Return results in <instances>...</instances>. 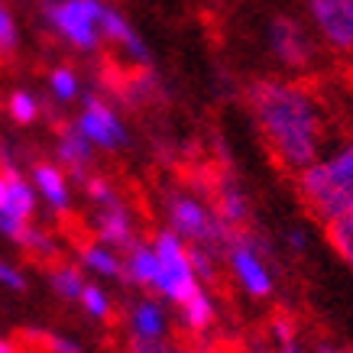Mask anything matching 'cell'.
<instances>
[{
    "label": "cell",
    "instance_id": "cell-32",
    "mask_svg": "<svg viewBox=\"0 0 353 353\" xmlns=\"http://www.w3.org/2000/svg\"><path fill=\"white\" fill-rule=\"evenodd\" d=\"M0 353H17V347H13L10 341H3V337H0Z\"/></svg>",
    "mask_w": 353,
    "mask_h": 353
},
{
    "label": "cell",
    "instance_id": "cell-3",
    "mask_svg": "<svg viewBox=\"0 0 353 353\" xmlns=\"http://www.w3.org/2000/svg\"><path fill=\"white\" fill-rule=\"evenodd\" d=\"M162 208H165V221H169L172 234H179L185 243L211 250L217 259L224 256V246L234 236V227L224 224V217L217 214L211 198H204L192 188H169Z\"/></svg>",
    "mask_w": 353,
    "mask_h": 353
},
{
    "label": "cell",
    "instance_id": "cell-18",
    "mask_svg": "<svg viewBox=\"0 0 353 353\" xmlns=\"http://www.w3.org/2000/svg\"><path fill=\"white\" fill-rule=\"evenodd\" d=\"M78 266L97 279H117V282H123V256L114 246L101 243V240L78 246Z\"/></svg>",
    "mask_w": 353,
    "mask_h": 353
},
{
    "label": "cell",
    "instance_id": "cell-22",
    "mask_svg": "<svg viewBox=\"0 0 353 353\" xmlns=\"http://www.w3.org/2000/svg\"><path fill=\"white\" fill-rule=\"evenodd\" d=\"M49 91H52V97L59 104H72L81 94V78H78V72L72 65H55L49 72Z\"/></svg>",
    "mask_w": 353,
    "mask_h": 353
},
{
    "label": "cell",
    "instance_id": "cell-13",
    "mask_svg": "<svg viewBox=\"0 0 353 353\" xmlns=\"http://www.w3.org/2000/svg\"><path fill=\"white\" fill-rule=\"evenodd\" d=\"M91 159H94V146L85 139V133L75 123H62L55 137V162L68 172V179L85 182L91 175Z\"/></svg>",
    "mask_w": 353,
    "mask_h": 353
},
{
    "label": "cell",
    "instance_id": "cell-28",
    "mask_svg": "<svg viewBox=\"0 0 353 353\" xmlns=\"http://www.w3.org/2000/svg\"><path fill=\"white\" fill-rule=\"evenodd\" d=\"M130 353H175L169 337H130Z\"/></svg>",
    "mask_w": 353,
    "mask_h": 353
},
{
    "label": "cell",
    "instance_id": "cell-21",
    "mask_svg": "<svg viewBox=\"0 0 353 353\" xmlns=\"http://www.w3.org/2000/svg\"><path fill=\"white\" fill-rule=\"evenodd\" d=\"M324 230H327V243H331V250L341 256V263L347 269H353V208L347 214L337 217V221L324 224Z\"/></svg>",
    "mask_w": 353,
    "mask_h": 353
},
{
    "label": "cell",
    "instance_id": "cell-1",
    "mask_svg": "<svg viewBox=\"0 0 353 353\" xmlns=\"http://www.w3.org/2000/svg\"><path fill=\"white\" fill-rule=\"evenodd\" d=\"M246 108L282 169L299 172L321 156L324 114L305 85L289 78H256L246 85Z\"/></svg>",
    "mask_w": 353,
    "mask_h": 353
},
{
    "label": "cell",
    "instance_id": "cell-16",
    "mask_svg": "<svg viewBox=\"0 0 353 353\" xmlns=\"http://www.w3.org/2000/svg\"><path fill=\"white\" fill-rule=\"evenodd\" d=\"M127 331L130 337H169V311L159 299H143L127 305Z\"/></svg>",
    "mask_w": 353,
    "mask_h": 353
},
{
    "label": "cell",
    "instance_id": "cell-9",
    "mask_svg": "<svg viewBox=\"0 0 353 353\" xmlns=\"http://www.w3.org/2000/svg\"><path fill=\"white\" fill-rule=\"evenodd\" d=\"M318 43L337 55H353V0H305Z\"/></svg>",
    "mask_w": 353,
    "mask_h": 353
},
{
    "label": "cell",
    "instance_id": "cell-5",
    "mask_svg": "<svg viewBox=\"0 0 353 353\" xmlns=\"http://www.w3.org/2000/svg\"><path fill=\"white\" fill-rule=\"evenodd\" d=\"M101 10L104 0H43L39 13H43L46 26L68 43L75 52H97L104 36H101Z\"/></svg>",
    "mask_w": 353,
    "mask_h": 353
},
{
    "label": "cell",
    "instance_id": "cell-23",
    "mask_svg": "<svg viewBox=\"0 0 353 353\" xmlns=\"http://www.w3.org/2000/svg\"><path fill=\"white\" fill-rule=\"evenodd\" d=\"M7 114L17 127H32L39 114H43V104H39V97L32 94V91H10L7 97Z\"/></svg>",
    "mask_w": 353,
    "mask_h": 353
},
{
    "label": "cell",
    "instance_id": "cell-17",
    "mask_svg": "<svg viewBox=\"0 0 353 353\" xmlns=\"http://www.w3.org/2000/svg\"><path fill=\"white\" fill-rule=\"evenodd\" d=\"M120 256H123V282L152 292L156 276H159V259H156L152 243H139L137 240V243L130 246V250H123Z\"/></svg>",
    "mask_w": 353,
    "mask_h": 353
},
{
    "label": "cell",
    "instance_id": "cell-12",
    "mask_svg": "<svg viewBox=\"0 0 353 353\" xmlns=\"http://www.w3.org/2000/svg\"><path fill=\"white\" fill-rule=\"evenodd\" d=\"M101 36H104L108 43L120 46L139 68L152 65V52H150V46H146V39H143L137 32V26H133L117 7H110V3H104V10H101Z\"/></svg>",
    "mask_w": 353,
    "mask_h": 353
},
{
    "label": "cell",
    "instance_id": "cell-6",
    "mask_svg": "<svg viewBox=\"0 0 353 353\" xmlns=\"http://www.w3.org/2000/svg\"><path fill=\"white\" fill-rule=\"evenodd\" d=\"M230 269V276L236 279V285L250 299H269L276 292V272L266 256V243L250 230H234V236L227 240L224 256H221Z\"/></svg>",
    "mask_w": 353,
    "mask_h": 353
},
{
    "label": "cell",
    "instance_id": "cell-24",
    "mask_svg": "<svg viewBox=\"0 0 353 353\" xmlns=\"http://www.w3.org/2000/svg\"><path fill=\"white\" fill-rule=\"evenodd\" d=\"M17 246H23V250L36 259H59V243H55V236H49L43 227H36V224H30L23 230Z\"/></svg>",
    "mask_w": 353,
    "mask_h": 353
},
{
    "label": "cell",
    "instance_id": "cell-20",
    "mask_svg": "<svg viewBox=\"0 0 353 353\" xmlns=\"http://www.w3.org/2000/svg\"><path fill=\"white\" fill-rule=\"evenodd\" d=\"M179 318H182V324L188 327L192 334H201L208 331L211 324H214L217 318V308H214V299L208 295V292H198L192 301H185L182 308H179Z\"/></svg>",
    "mask_w": 353,
    "mask_h": 353
},
{
    "label": "cell",
    "instance_id": "cell-8",
    "mask_svg": "<svg viewBox=\"0 0 353 353\" xmlns=\"http://www.w3.org/2000/svg\"><path fill=\"white\" fill-rule=\"evenodd\" d=\"M75 127L85 133V139L94 150L117 152L130 143V130L120 117V110L101 94H85L81 97V110L75 117Z\"/></svg>",
    "mask_w": 353,
    "mask_h": 353
},
{
    "label": "cell",
    "instance_id": "cell-4",
    "mask_svg": "<svg viewBox=\"0 0 353 353\" xmlns=\"http://www.w3.org/2000/svg\"><path fill=\"white\" fill-rule=\"evenodd\" d=\"M152 250H156V259H159V276H156L152 292L162 301L182 308L185 301H192L204 289V282L198 279V272L192 266V256H188V243L165 227V230L152 236Z\"/></svg>",
    "mask_w": 353,
    "mask_h": 353
},
{
    "label": "cell",
    "instance_id": "cell-30",
    "mask_svg": "<svg viewBox=\"0 0 353 353\" xmlns=\"http://www.w3.org/2000/svg\"><path fill=\"white\" fill-rule=\"evenodd\" d=\"M285 240H289V250H295V253H305V250H308V234H305L301 227H292L289 234H285Z\"/></svg>",
    "mask_w": 353,
    "mask_h": 353
},
{
    "label": "cell",
    "instance_id": "cell-29",
    "mask_svg": "<svg viewBox=\"0 0 353 353\" xmlns=\"http://www.w3.org/2000/svg\"><path fill=\"white\" fill-rule=\"evenodd\" d=\"M46 341V347H49V353H88L85 347L78 341H72V337H65V334H55V331H46L39 334Z\"/></svg>",
    "mask_w": 353,
    "mask_h": 353
},
{
    "label": "cell",
    "instance_id": "cell-10",
    "mask_svg": "<svg viewBox=\"0 0 353 353\" xmlns=\"http://www.w3.org/2000/svg\"><path fill=\"white\" fill-rule=\"evenodd\" d=\"M3 175H7V194L0 204V236L17 243L36 214V188H32L30 175H23V169H10Z\"/></svg>",
    "mask_w": 353,
    "mask_h": 353
},
{
    "label": "cell",
    "instance_id": "cell-11",
    "mask_svg": "<svg viewBox=\"0 0 353 353\" xmlns=\"http://www.w3.org/2000/svg\"><path fill=\"white\" fill-rule=\"evenodd\" d=\"M91 227H94V240L114 246L117 253H123V250L137 243V221H133L123 198L114 204H104V208H94Z\"/></svg>",
    "mask_w": 353,
    "mask_h": 353
},
{
    "label": "cell",
    "instance_id": "cell-19",
    "mask_svg": "<svg viewBox=\"0 0 353 353\" xmlns=\"http://www.w3.org/2000/svg\"><path fill=\"white\" fill-rule=\"evenodd\" d=\"M49 289L59 295L62 301H78L81 289H85V269L78 266V263H59V266L49 269Z\"/></svg>",
    "mask_w": 353,
    "mask_h": 353
},
{
    "label": "cell",
    "instance_id": "cell-31",
    "mask_svg": "<svg viewBox=\"0 0 353 353\" xmlns=\"http://www.w3.org/2000/svg\"><path fill=\"white\" fill-rule=\"evenodd\" d=\"M276 353H305V350H301L299 343H295V337H289V341L279 343V350H276Z\"/></svg>",
    "mask_w": 353,
    "mask_h": 353
},
{
    "label": "cell",
    "instance_id": "cell-14",
    "mask_svg": "<svg viewBox=\"0 0 353 353\" xmlns=\"http://www.w3.org/2000/svg\"><path fill=\"white\" fill-rule=\"evenodd\" d=\"M30 182L36 188V198H43L55 214H65L72 208V182L59 162H32Z\"/></svg>",
    "mask_w": 353,
    "mask_h": 353
},
{
    "label": "cell",
    "instance_id": "cell-2",
    "mask_svg": "<svg viewBox=\"0 0 353 353\" xmlns=\"http://www.w3.org/2000/svg\"><path fill=\"white\" fill-rule=\"evenodd\" d=\"M295 192L314 221L331 224L353 208V139L295 172Z\"/></svg>",
    "mask_w": 353,
    "mask_h": 353
},
{
    "label": "cell",
    "instance_id": "cell-25",
    "mask_svg": "<svg viewBox=\"0 0 353 353\" xmlns=\"http://www.w3.org/2000/svg\"><path fill=\"white\" fill-rule=\"evenodd\" d=\"M78 305H81L85 314L94 318V321H108L110 314H114V301H110L108 289H101L97 282H85V289L78 295Z\"/></svg>",
    "mask_w": 353,
    "mask_h": 353
},
{
    "label": "cell",
    "instance_id": "cell-7",
    "mask_svg": "<svg viewBox=\"0 0 353 353\" xmlns=\"http://www.w3.org/2000/svg\"><path fill=\"white\" fill-rule=\"evenodd\" d=\"M266 46L272 59L289 72L308 68L314 62V52H318V43H314L311 30L299 17H289V13H276L266 23Z\"/></svg>",
    "mask_w": 353,
    "mask_h": 353
},
{
    "label": "cell",
    "instance_id": "cell-26",
    "mask_svg": "<svg viewBox=\"0 0 353 353\" xmlns=\"http://www.w3.org/2000/svg\"><path fill=\"white\" fill-rule=\"evenodd\" d=\"M20 49V23L7 7V0H0V59H13Z\"/></svg>",
    "mask_w": 353,
    "mask_h": 353
},
{
    "label": "cell",
    "instance_id": "cell-33",
    "mask_svg": "<svg viewBox=\"0 0 353 353\" xmlns=\"http://www.w3.org/2000/svg\"><path fill=\"white\" fill-rule=\"evenodd\" d=\"M3 194H7V175L0 172V204H3Z\"/></svg>",
    "mask_w": 353,
    "mask_h": 353
},
{
    "label": "cell",
    "instance_id": "cell-15",
    "mask_svg": "<svg viewBox=\"0 0 353 353\" xmlns=\"http://www.w3.org/2000/svg\"><path fill=\"white\" fill-rule=\"evenodd\" d=\"M214 208L217 214L224 217L227 227H234V230H243L250 227L253 221V204H250V194L243 192V185L236 182L234 175H221L214 185Z\"/></svg>",
    "mask_w": 353,
    "mask_h": 353
},
{
    "label": "cell",
    "instance_id": "cell-27",
    "mask_svg": "<svg viewBox=\"0 0 353 353\" xmlns=\"http://www.w3.org/2000/svg\"><path fill=\"white\" fill-rule=\"evenodd\" d=\"M0 285L7 292H17V295H20V292L30 289V279H26V272H23L20 266H13L10 259L0 256Z\"/></svg>",
    "mask_w": 353,
    "mask_h": 353
}]
</instances>
